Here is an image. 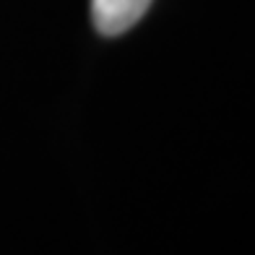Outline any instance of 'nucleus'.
<instances>
[{
  "instance_id": "obj_1",
  "label": "nucleus",
  "mask_w": 255,
  "mask_h": 255,
  "mask_svg": "<svg viewBox=\"0 0 255 255\" xmlns=\"http://www.w3.org/2000/svg\"><path fill=\"white\" fill-rule=\"evenodd\" d=\"M148 8L151 0H91V18L99 34L120 37L143 18Z\"/></svg>"
}]
</instances>
